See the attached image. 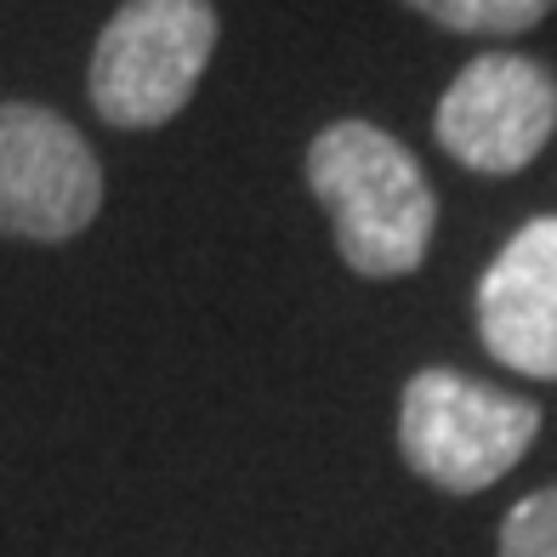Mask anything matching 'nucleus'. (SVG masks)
Returning <instances> with one entry per match:
<instances>
[{"label": "nucleus", "instance_id": "obj_1", "mask_svg": "<svg viewBox=\"0 0 557 557\" xmlns=\"http://www.w3.org/2000/svg\"><path fill=\"white\" fill-rule=\"evenodd\" d=\"M308 188L331 211L336 250L352 273L398 278L416 273L433 245L438 199L426 188V171L398 137L370 120L324 125L308 148Z\"/></svg>", "mask_w": 557, "mask_h": 557}, {"label": "nucleus", "instance_id": "obj_2", "mask_svg": "<svg viewBox=\"0 0 557 557\" xmlns=\"http://www.w3.org/2000/svg\"><path fill=\"white\" fill-rule=\"evenodd\" d=\"M541 438V404L461 370L410 375L398 404L404 467L449 495H478L512 472Z\"/></svg>", "mask_w": 557, "mask_h": 557}, {"label": "nucleus", "instance_id": "obj_3", "mask_svg": "<svg viewBox=\"0 0 557 557\" xmlns=\"http://www.w3.org/2000/svg\"><path fill=\"white\" fill-rule=\"evenodd\" d=\"M216 46L211 0H125L97 35L91 103L120 132H154L194 97Z\"/></svg>", "mask_w": 557, "mask_h": 557}, {"label": "nucleus", "instance_id": "obj_4", "mask_svg": "<svg viewBox=\"0 0 557 557\" xmlns=\"http://www.w3.org/2000/svg\"><path fill=\"white\" fill-rule=\"evenodd\" d=\"M103 206V171L86 137L40 103H0V234L74 239Z\"/></svg>", "mask_w": 557, "mask_h": 557}, {"label": "nucleus", "instance_id": "obj_5", "mask_svg": "<svg viewBox=\"0 0 557 557\" xmlns=\"http://www.w3.org/2000/svg\"><path fill=\"white\" fill-rule=\"evenodd\" d=\"M557 132V81L535 58H472L438 103V143L449 160L484 176H512Z\"/></svg>", "mask_w": 557, "mask_h": 557}, {"label": "nucleus", "instance_id": "obj_6", "mask_svg": "<svg viewBox=\"0 0 557 557\" xmlns=\"http://www.w3.org/2000/svg\"><path fill=\"white\" fill-rule=\"evenodd\" d=\"M478 336L506 370L557 382V216L523 222L478 285Z\"/></svg>", "mask_w": 557, "mask_h": 557}, {"label": "nucleus", "instance_id": "obj_7", "mask_svg": "<svg viewBox=\"0 0 557 557\" xmlns=\"http://www.w3.org/2000/svg\"><path fill=\"white\" fill-rule=\"evenodd\" d=\"M410 7L455 35H523L557 0H410Z\"/></svg>", "mask_w": 557, "mask_h": 557}, {"label": "nucleus", "instance_id": "obj_8", "mask_svg": "<svg viewBox=\"0 0 557 557\" xmlns=\"http://www.w3.org/2000/svg\"><path fill=\"white\" fill-rule=\"evenodd\" d=\"M500 557H557V484L523 495L500 523Z\"/></svg>", "mask_w": 557, "mask_h": 557}]
</instances>
